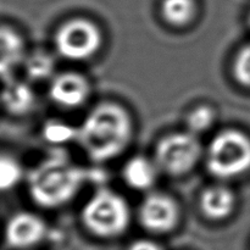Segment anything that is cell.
Instances as JSON below:
<instances>
[{"label":"cell","instance_id":"1","mask_svg":"<svg viewBox=\"0 0 250 250\" xmlns=\"http://www.w3.org/2000/svg\"><path fill=\"white\" fill-rule=\"evenodd\" d=\"M132 117L124 106L115 103L97 105L78 127L77 143L88 158L105 163L117 158L131 143Z\"/></svg>","mask_w":250,"mask_h":250},{"label":"cell","instance_id":"2","mask_svg":"<svg viewBox=\"0 0 250 250\" xmlns=\"http://www.w3.org/2000/svg\"><path fill=\"white\" fill-rule=\"evenodd\" d=\"M88 178L83 168L62 153H54L42 160L28 175V192L39 207H62L70 203Z\"/></svg>","mask_w":250,"mask_h":250},{"label":"cell","instance_id":"3","mask_svg":"<svg viewBox=\"0 0 250 250\" xmlns=\"http://www.w3.org/2000/svg\"><path fill=\"white\" fill-rule=\"evenodd\" d=\"M81 215L85 229L102 238L120 236L128 229L131 221V210L125 198L110 189L94 193Z\"/></svg>","mask_w":250,"mask_h":250},{"label":"cell","instance_id":"4","mask_svg":"<svg viewBox=\"0 0 250 250\" xmlns=\"http://www.w3.org/2000/svg\"><path fill=\"white\" fill-rule=\"evenodd\" d=\"M208 171L221 180L244 175L250 170V138L237 129H225L212 138L207 155Z\"/></svg>","mask_w":250,"mask_h":250},{"label":"cell","instance_id":"5","mask_svg":"<svg viewBox=\"0 0 250 250\" xmlns=\"http://www.w3.org/2000/svg\"><path fill=\"white\" fill-rule=\"evenodd\" d=\"M154 161L159 170L170 176H183L192 171L202 156V144L190 132L165 136L155 148Z\"/></svg>","mask_w":250,"mask_h":250},{"label":"cell","instance_id":"6","mask_svg":"<svg viewBox=\"0 0 250 250\" xmlns=\"http://www.w3.org/2000/svg\"><path fill=\"white\" fill-rule=\"evenodd\" d=\"M54 44L59 55L66 60L83 61L99 51L103 36L94 22L87 19H72L59 27Z\"/></svg>","mask_w":250,"mask_h":250},{"label":"cell","instance_id":"7","mask_svg":"<svg viewBox=\"0 0 250 250\" xmlns=\"http://www.w3.org/2000/svg\"><path fill=\"white\" fill-rule=\"evenodd\" d=\"M142 226L154 233H167L180 221V208L173 198L164 193H150L139 209Z\"/></svg>","mask_w":250,"mask_h":250},{"label":"cell","instance_id":"8","mask_svg":"<svg viewBox=\"0 0 250 250\" xmlns=\"http://www.w3.org/2000/svg\"><path fill=\"white\" fill-rule=\"evenodd\" d=\"M46 234V225L43 219L33 212H17L6 224L5 238L10 247L27 249L37 246Z\"/></svg>","mask_w":250,"mask_h":250},{"label":"cell","instance_id":"9","mask_svg":"<svg viewBox=\"0 0 250 250\" xmlns=\"http://www.w3.org/2000/svg\"><path fill=\"white\" fill-rule=\"evenodd\" d=\"M90 94L89 81L77 72H63L53 78L49 97L56 105L76 109L84 104Z\"/></svg>","mask_w":250,"mask_h":250},{"label":"cell","instance_id":"10","mask_svg":"<svg viewBox=\"0 0 250 250\" xmlns=\"http://www.w3.org/2000/svg\"><path fill=\"white\" fill-rule=\"evenodd\" d=\"M5 110L15 116H23L33 110L36 94L31 85L22 81H7L0 94Z\"/></svg>","mask_w":250,"mask_h":250},{"label":"cell","instance_id":"11","mask_svg":"<svg viewBox=\"0 0 250 250\" xmlns=\"http://www.w3.org/2000/svg\"><path fill=\"white\" fill-rule=\"evenodd\" d=\"M236 205V197L229 188L214 186L207 188L200 197V209L211 220L227 219Z\"/></svg>","mask_w":250,"mask_h":250},{"label":"cell","instance_id":"12","mask_svg":"<svg viewBox=\"0 0 250 250\" xmlns=\"http://www.w3.org/2000/svg\"><path fill=\"white\" fill-rule=\"evenodd\" d=\"M159 171L155 161L143 155H136L125 165L124 180L133 189L148 190L155 185Z\"/></svg>","mask_w":250,"mask_h":250},{"label":"cell","instance_id":"13","mask_svg":"<svg viewBox=\"0 0 250 250\" xmlns=\"http://www.w3.org/2000/svg\"><path fill=\"white\" fill-rule=\"evenodd\" d=\"M24 60V43L16 31L0 27V77L10 75Z\"/></svg>","mask_w":250,"mask_h":250},{"label":"cell","instance_id":"14","mask_svg":"<svg viewBox=\"0 0 250 250\" xmlns=\"http://www.w3.org/2000/svg\"><path fill=\"white\" fill-rule=\"evenodd\" d=\"M161 14L168 23L185 26L194 17L195 2L194 0H163Z\"/></svg>","mask_w":250,"mask_h":250},{"label":"cell","instance_id":"15","mask_svg":"<svg viewBox=\"0 0 250 250\" xmlns=\"http://www.w3.org/2000/svg\"><path fill=\"white\" fill-rule=\"evenodd\" d=\"M55 68V60L45 51H36L24 60L27 76L33 81H43L51 77Z\"/></svg>","mask_w":250,"mask_h":250},{"label":"cell","instance_id":"16","mask_svg":"<svg viewBox=\"0 0 250 250\" xmlns=\"http://www.w3.org/2000/svg\"><path fill=\"white\" fill-rule=\"evenodd\" d=\"M23 177L22 166L10 155L0 154V192H7L16 187Z\"/></svg>","mask_w":250,"mask_h":250},{"label":"cell","instance_id":"17","mask_svg":"<svg viewBox=\"0 0 250 250\" xmlns=\"http://www.w3.org/2000/svg\"><path fill=\"white\" fill-rule=\"evenodd\" d=\"M78 128H75L66 122L51 120L43 127V138L54 146L66 144L71 141H77Z\"/></svg>","mask_w":250,"mask_h":250},{"label":"cell","instance_id":"18","mask_svg":"<svg viewBox=\"0 0 250 250\" xmlns=\"http://www.w3.org/2000/svg\"><path fill=\"white\" fill-rule=\"evenodd\" d=\"M216 119L215 110L210 105H198L188 112L186 117V126L188 132L193 134H199L208 131Z\"/></svg>","mask_w":250,"mask_h":250},{"label":"cell","instance_id":"19","mask_svg":"<svg viewBox=\"0 0 250 250\" xmlns=\"http://www.w3.org/2000/svg\"><path fill=\"white\" fill-rule=\"evenodd\" d=\"M233 73L242 85L250 88V44L243 46L237 54L233 62Z\"/></svg>","mask_w":250,"mask_h":250},{"label":"cell","instance_id":"20","mask_svg":"<svg viewBox=\"0 0 250 250\" xmlns=\"http://www.w3.org/2000/svg\"><path fill=\"white\" fill-rule=\"evenodd\" d=\"M128 250H163L158 243L149 239H139V241L132 243Z\"/></svg>","mask_w":250,"mask_h":250},{"label":"cell","instance_id":"21","mask_svg":"<svg viewBox=\"0 0 250 250\" xmlns=\"http://www.w3.org/2000/svg\"><path fill=\"white\" fill-rule=\"evenodd\" d=\"M249 23H250V17H249Z\"/></svg>","mask_w":250,"mask_h":250}]
</instances>
